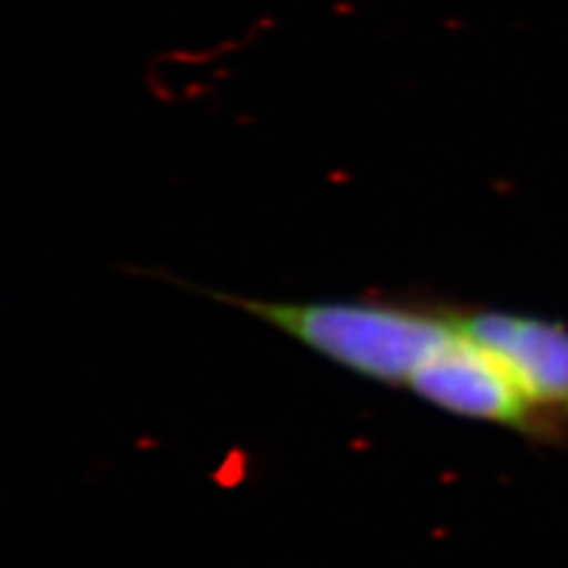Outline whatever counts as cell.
Wrapping results in <instances>:
<instances>
[{"label":"cell","instance_id":"cell-1","mask_svg":"<svg viewBox=\"0 0 568 568\" xmlns=\"http://www.w3.org/2000/svg\"><path fill=\"white\" fill-rule=\"evenodd\" d=\"M230 301L323 358L384 384L410 386L457 332L455 311L384 301Z\"/></svg>","mask_w":568,"mask_h":568},{"label":"cell","instance_id":"cell-2","mask_svg":"<svg viewBox=\"0 0 568 568\" xmlns=\"http://www.w3.org/2000/svg\"><path fill=\"white\" fill-rule=\"evenodd\" d=\"M407 388L457 417L503 424L549 438L568 434L566 426L528 400L503 363L462 332L459 323L453 339L417 372Z\"/></svg>","mask_w":568,"mask_h":568},{"label":"cell","instance_id":"cell-3","mask_svg":"<svg viewBox=\"0 0 568 568\" xmlns=\"http://www.w3.org/2000/svg\"><path fill=\"white\" fill-rule=\"evenodd\" d=\"M455 315L462 332L503 363L528 400L568 429V325L505 311Z\"/></svg>","mask_w":568,"mask_h":568}]
</instances>
